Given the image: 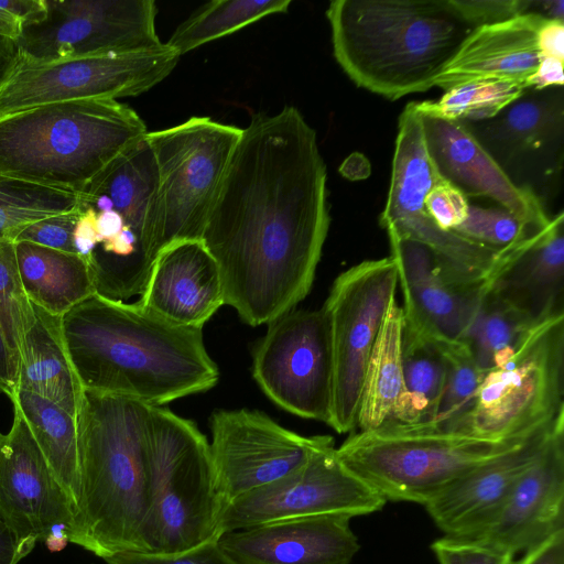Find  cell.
<instances>
[{"label": "cell", "instance_id": "6da1fadb", "mask_svg": "<svg viewBox=\"0 0 564 564\" xmlns=\"http://www.w3.org/2000/svg\"><path fill=\"white\" fill-rule=\"evenodd\" d=\"M326 184L316 131L295 107L242 129L200 240L246 324H269L310 293L330 224Z\"/></svg>", "mask_w": 564, "mask_h": 564}, {"label": "cell", "instance_id": "7a4b0ae2", "mask_svg": "<svg viewBox=\"0 0 564 564\" xmlns=\"http://www.w3.org/2000/svg\"><path fill=\"white\" fill-rule=\"evenodd\" d=\"M62 329L85 390L162 406L219 378L202 328L172 324L138 302L96 293L62 317Z\"/></svg>", "mask_w": 564, "mask_h": 564}, {"label": "cell", "instance_id": "3957f363", "mask_svg": "<svg viewBox=\"0 0 564 564\" xmlns=\"http://www.w3.org/2000/svg\"><path fill=\"white\" fill-rule=\"evenodd\" d=\"M153 405L85 390L78 414V545L106 558L153 552Z\"/></svg>", "mask_w": 564, "mask_h": 564}, {"label": "cell", "instance_id": "277c9868", "mask_svg": "<svg viewBox=\"0 0 564 564\" xmlns=\"http://www.w3.org/2000/svg\"><path fill=\"white\" fill-rule=\"evenodd\" d=\"M326 17L345 74L391 100L435 86L475 29L452 0H334Z\"/></svg>", "mask_w": 564, "mask_h": 564}, {"label": "cell", "instance_id": "5b68a950", "mask_svg": "<svg viewBox=\"0 0 564 564\" xmlns=\"http://www.w3.org/2000/svg\"><path fill=\"white\" fill-rule=\"evenodd\" d=\"M148 129L113 99L48 104L0 118V175L80 197Z\"/></svg>", "mask_w": 564, "mask_h": 564}, {"label": "cell", "instance_id": "8992f818", "mask_svg": "<svg viewBox=\"0 0 564 564\" xmlns=\"http://www.w3.org/2000/svg\"><path fill=\"white\" fill-rule=\"evenodd\" d=\"M531 434L489 441L419 424L387 422L375 430L352 432L336 447V453L352 474L387 502L425 505L451 482L521 444Z\"/></svg>", "mask_w": 564, "mask_h": 564}, {"label": "cell", "instance_id": "52a82bcc", "mask_svg": "<svg viewBox=\"0 0 564 564\" xmlns=\"http://www.w3.org/2000/svg\"><path fill=\"white\" fill-rule=\"evenodd\" d=\"M153 552L181 553L219 539L223 501L209 442L191 420L153 406Z\"/></svg>", "mask_w": 564, "mask_h": 564}, {"label": "cell", "instance_id": "ba28073f", "mask_svg": "<svg viewBox=\"0 0 564 564\" xmlns=\"http://www.w3.org/2000/svg\"><path fill=\"white\" fill-rule=\"evenodd\" d=\"M241 133L242 129L209 117H192L175 127L147 133L159 176L155 258L174 242L202 239Z\"/></svg>", "mask_w": 564, "mask_h": 564}, {"label": "cell", "instance_id": "9c48e42d", "mask_svg": "<svg viewBox=\"0 0 564 564\" xmlns=\"http://www.w3.org/2000/svg\"><path fill=\"white\" fill-rule=\"evenodd\" d=\"M564 414V315L535 326L489 371L455 433L489 441L529 435Z\"/></svg>", "mask_w": 564, "mask_h": 564}, {"label": "cell", "instance_id": "30bf717a", "mask_svg": "<svg viewBox=\"0 0 564 564\" xmlns=\"http://www.w3.org/2000/svg\"><path fill=\"white\" fill-rule=\"evenodd\" d=\"M440 178L426 149L421 116L409 102L398 121L390 186L380 225L387 234L430 249L443 273L454 283L481 286L501 253L435 224L426 212L424 198Z\"/></svg>", "mask_w": 564, "mask_h": 564}, {"label": "cell", "instance_id": "8fae6325", "mask_svg": "<svg viewBox=\"0 0 564 564\" xmlns=\"http://www.w3.org/2000/svg\"><path fill=\"white\" fill-rule=\"evenodd\" d=\"M392 258L362 261L341 272L322 306L329 324L333 394L329 425L352 433L367 364L390 303L395 299Z\"/></svg>", "mask_w": 564, "mask_h": 564}, {"label": "cell", "instance_id": "7c38bea8", "mask_svg": "<svg viewBox=\"0 0 564 564\" xmlns=\"http://www.w3.org/2000/svg\"><path fill=\"white\" fill-rule=\"evenodd\" d=\"M180 57L164 43L148 52L15 61L0 80V118L48 104L139 96L165 79Z\"/></svg>", "mask_w": 564, "mask_h": 564}, {"label": "cell", "instance_id": "4fadbf2b", "mask_svg": "<svg viewBox=\"0 0 564 564\" xmlns=\"http://www.w3.org/2000/svg\"><path fill=\"white\" fill-rule=\"evenodd\" d=\"M153 0H47L43 21L15 41L18 62L47 63L159 50Z\"/></svg>", "mask_w": 564, "mask_h": 564}, {"label": "cell", "instance_id": "5bb4252c", "mask_svg": "<svg viewBox=\"0 0 564 564\" xmlns=\"http://www.w3.org/2000/svg\"><path fill=\"white\" fill-rule=\"evenodd\" d=\"M463 123L509 181L546 212L560 194L564 167L563 86L527 89L495 117Z\"/></svg>", "mask_w": 564, "mask_h": 564}, {"label": "cell", "instance_id": "9a60e30c", "mask_svg": "<svg viewBox=\"0 0 564 564\" xmlns=\"http://www.w3.org/2000/svg\"><path fill=\"white\" fill-rule=\"evenodd\" d=\"M252 376L283 410L328 424L333 361L324 308L292 310L269 323L253 350Z\"/></svg>", "mask_w": 564, "mask_h": 564}, {"label": "cell", "instance_id": "2e32d148", "mask_svg": "<svg viewBox=\"0 0 564 564\" xmlns=\"http://www.w3.org/2000/svg\"><path fill=\"white\" fill-rule=\"evenodd\" d=\"M386 502L340 462L333 444L291 474L225 505L219 534L311 516L352 518L380 511Z\"/></svg>", "mask_w": 564, "mask_h": 564}, {"label": "cell", "instance_id": "e0dca14e", "mask_svg": "<svg viewBox=\"0 0 564 564\" xmlns=\"http://www.w3.org/2000/svg\"><path fill=\"white\" fill-rule=\"evenodd\" d=\"M209 451L223 508L303 466L335 444L329 435L303 436L254 410H220L210 417Z\"/></svg>", "mask_w": 564, "mask_h": 564}, {"label": "cell", "instance_id": "ac0fdd59", "mask_svg": "<svg viewBox=\"0 0 564 564\" xmlns=\"http://www.w3.org/2000/svg\"><path fill=\"white\" fill-rule=\"evenodd\" d=\"M0 522L19 541L46 543L64 531L78 545L75 510L17 406L0 433Z\"/></svg>", "mask_w": 564, "mask_h": 564}, {"label": "cell", "instance_id": "d6986e66", "mask_svg": "<svg viewBox=\"0 0 564 564\" xmlns=\"http://www.w3.org/2000/svg\"><path fill=\"white\" fill-rule=\"evenodd\" d=\"M561 530H564V426L554 432L495 516L471 534L457 538L516 555Z\"/></svg>", "mask_w": 564, "mask_h": 564}, {"label": "cell", "instance_id": "ffe728a7", "mask_svg": "<svg viewBox=\"0 0 564 564\" xmlns=\"http://www.w3.org/2000/svg\"><path fill=\"white\" fill-rule=\"evenodd\" d=\"M403 299V322L430 338L462 341L486 285L452 282L425 246L388 234Z\"/></svg>", "mask_w": 564, "mask_h": 564}, {"label": "cell", "instance_id": "44dd1931", "mask_svg": "<svg viewBox=\"0 0 564 564\" xmlns=\"http://www.w3.org/2000/svg\"><path fill=\"white\" fill-rule=\"evenodd\" d=\"M417 110V109H416ZM425 144L437 173L466 197H486L533 229L550 216L536 197L516 187L460 121L420 112Z\"/></svg>", "mask_w": 564, "mask_h": 564}, {"label": "cell", "instance_id": "7402d4cb", "mask_svg": "<svg viewBox=\"0 0 564 564\" xmlns=\"http://www.w3.org/2000/svg\"><path fill=\"white\" fill-rule=\"evenodd\" d=\"M561 426L564 414L445 487L424 505L437 528L445 535L466 536L485 525Z\"/></svg>", "mask_w": 564, "mask_h": 564}, {"label": "cell", "instance_id": "603a6c76", "mask_svg": "<svg viewBox=\"0 0 564 564\" xmlns=\"http://www.w3.org/2000/svg\"><path fill=\"white\" fill-rule=\"evenodd\" d=\"M350 517L321 514L223 533L218 543L237 564H350L360 549Z\"/></svg>", "mask_w": 564, "mask_h": 564}, {"label": "cell", "instance_id": "cb8c5ba5", "mask_svg": "<svg viewBox=\"0 0 564 564\" xmlns=\"http://www.w3.org/2000/svg\"><path fill=\"white\" fill-rule=\"evenodd\" d=\"M486 288L535 324L564 315V214L500 254Z\"/></svg>", "mask_w": 564, "mask_h": 564}, {"label": "cell", "instance_id": "d4e9b609", "mask_svg": "<svg viewBox=\"0 0 564 564\" xmlns=\"http://www.w3.org/2000/svg\"><path fill=\"white\" fill-rule=\"evenodd\" d=\"M138 303L161 318L202 328L225 304L219 270L202 240H182L162 249Z\"/></svg>", "mask_w": 564, "mask_h": 564}, {"label": "cell", "instance_id": "484cf974", "mask_svg": "<svg viewBox=\"0 0 564 564\" xmlns=\"http://www.w3.org/2000/svg\"><path fill=\"white\" fill-rule=\"evenodd\" d=\"M546 20L527 12L512 19L478 26L437 77L445 91L478 79H499L527 86L541 61L539 31Z\"/></svg>", "mask_w": 564, "mask_h": 564}, {"label": "cell", "instance_id": "4316f807", "mask_svg": "<svg viewBox=\"0 0 564 564\" xmlns=\"http://www.w3.org/2000/svg\"><path fill=\"white\" fill-rule=\"evenodd\" d=\"M32 305L34 322L22 345L19 390L42 397L78 417L85 389L67 351L62 317Z\"/></svg>", "mask_w": 564, "mask_h": 564}, {"label": "cell", "instance_id": "83f0119b", "mask_svg": "<svg viewBox=\"0 0 564 564\" xmlns=\"http://www.w3.org/2000/svg\"><path fill=\"white\" fill-rule=\"evenodd\" d=\"M14 245L22 286L32 304L63 317L97 293L93 268L83 256L30 242Z\"/></svg>", "mask_w": 564, "mask_h": 564}, {"label": "cell", "instance_id": "f1b7e54d", "mask_svg": "<svg viewBox=\"0 0 564 564\" xmlns=\"http://www.w3.org/2000/svg\"><path fill=\"white\" fill-rule=\"evenodd\" d=\"M26 421L51 471L68 497L76 520L80 501V449L77 417L36 394L18 390L11 401Z\"/></svg>", "mask_w": 564, "mask_h": 564}, {"label": "cell", "instance_id": "f546056e", "mask_svg": "<svg viewBox=\"0 0 564 564\" xmlns=\"http://www.w3.org/2000/svg\"><path fill=\"white\" fill-rule=\"evenodd\" d=\"M403 313L394 299L379 328L362 381L357 427L378 429L392 419L403 390L402 380Z\"/></svg>", "mask_w": 564, "mask_h": 564}, {"label": "cell", "instance_id": "4dcf8cb0", "mask_svg": "<svg viewBox=\"0 0 564 564\" xmlns=\"http://www.w3.org/2000/svg\"><path fill=\"white\" fill-rule=\"evenodd\" d=\"M403 390L389 422L425 424L434 416L446 380V360L437 340L403 322Z\"/></svg>", "mask_w": 564, "mask_h": 564}, {"label": "cell", "instance_id": "1f68e13d", "mask_svg": "<svg viewBox=\"0 0 564 564\" xmlns=\"http://www.w3.org/2000/svg\"><path fill=\"white\" fill-rule=\"evenodd\" d=\"M538 325L523 312L485 288L462 341L487 375L507 362Z\"/></svg>", "mask_w": 564, "mask_h": 564}, {"label": "cell", "instance_id": "d6a6232c", "mask_svg": "<svg viewBox=\"0 0 564 564\" xmlns=\"http://www.w3.org/2000/svg\"><path fill=\"white\" fill-rule=\"evenodd\" d=\"M291 0H214L182 22L165 43L180 56L267 15L286 12Z\"/></svg>", "mask_w": 564, "mask_h": 564}, {"label": "cell", "instance_id": "836d02e7", "mask_svg": "<svg viewBox=\"0 0 564 564\" xmlns=\"http://www.w3.org/2000/svg\"><path fill=\"white\" fill-rule=\"evenodd\" d=\"M80 196L0 175V241L13 242L15 232L31 223L72 212Z\"/></svg>", "mask_w": 564, "mask_h": 564}, {"label": "cell", "instance_id": "e575fe53", "mask_svg": "<svg viewBox=\"0 0 564 564\" xmlns=\"http://www.w3.org/2000/svg\"><path fill=\"white\" fill-rule=\"evenodd\" d=\"M525 85L478 79L453 87L436 101H414L417 111L460 122L490 119L523 95Z\"/></svg>", "mask_w": 564, "mask_h": 564}, {"label": "cell", "instance_id": "d590c367", "mask_svg": "<svg viewBox=\"0 0 564 564\" xmlns=\"http://www.w3.org/2000/svg\"><path fill=\"white\" fill-rule=\"evenodd\" d=\"M446 360V380L434 416L425 424L433 431L455 433L471 410L486 373L463 341H438Z\"/></svg>", "mask_w": 564, "mask_h": 564}, {"label": "cell", "instance_id": "8d00e7d4", "mask_svg": "<svg viewBox=\"0 0 564 564\" xmlns=\"http://www.w3.org/2000/svg\"><path fill=\"white\" fill-rule=\"evenodd\" d=\"M33 322V305L22 286L15 245L0 241V325L19 364L24 336Z\"/></svg>", "mask_w": 564, "mask_h": 564}, {"label": "cell", "instance_id": "74e56055", "mask_svg": "<svg viewBox=\"0 0 564 564\" xmlns=\"http://www.w3.org/2000/svg\"><path fill=\"white\" fill-rule=\"evenodd\" d=\"M541 229L528 227L502 207H480L469 204L465 219L452 231L498 253H503Z\"/></svg>", "mask_w": 564, "mask_h": 564}, {"label": "cell", "instance_id": "f35d334b", "mask_svg": "<svg viewBox=\"0 0 564 564\" xmlns=\"http://www.w3.org/2000/svg\"><path fill=\"white\" fill-rule=\"evenodd\" d=\"M85 203L72 212L47 217L20 228L13 243L30 242L41 247L77 253L74 246V229Z\"/></svg>", "mask_w": 564, "mask_h": 564}, {"label": "cell", "instance_id": "ab89813d", "mask_svg": "<svg viewBox=\"0 0 564 564\" xmlns=\"http://www.w3.org/2000/svg\"><path fill=\"white\" fill-rule=\"evenodd\" d=\"M104 560L107 564H237L221 549L218 539L181 553L130 551L117 553Z\"/></svg>", "mask_w": 564, "mask_h": 564}, {"label": "cell", "instance_id": "60d3db41", "mask_svg": "<svg viewBox=\"0 0 564 564\" xmlns=\"http://www.w3.org/2000/svg\"><path fill=\"white\" fill-rule=\"evenodd\" d=\"M440 564H513L514 555L481 542L444 535L431 544Z\"/></svg>", "mask_w": 564, "mask_h": 564}, {"label": "cell", "instance_id": "b9f144b4", "mask_svg": "<svg viewBox=\"0 0 564 564\" xmlns=\"http://www.w3.org/2000/svg\"><path fill=\"white\" fill-rule=\"evenodd\" d=\"M424 205L440 228L453 230L465 219L469 203L459 189L442 177L426 194Z\"/></svg>", "mask_w": 564, "mask_h": 564}, {"label": "cell", "instance_id": "7bdbcfd3", "mask_svg": "<svg viewBox=\"0 0 564 564\" xmlns=\"http://www.w3.org/2000/svg\"><path fill=\"white\" fill-rule=\"evenodd\" d=\"M455 8L475 29L502 22L531 12L528 0H452Z\"/></svg>", "mask_w": 564, "mask_h": 564}, {"label": "cell", "instance_id": "ee69618b", "mask_svg": "<svg viewBox=\"0 0 564 564\" xmlns=\"http://www.w3.org/2000/svg\"><path fill=\"white\" fill-rule=\"evenodd\" d=\"M97 212L93 206L85 204L74 229V246L78 254L90 260L98 246Z\"/></svg>", "mask_w": 564, "mask_h": 564}, {"label": "cell", "instance_id": "f6af8a7d", "mask_svg": "<svg viewBox=\"0 0 564 564\" xmlns=\"http://www.w3.org/2000/svg\"><path fill=\"white\" fill-rule=\"evenodd\" d=\"M513 564H564V530L525 551Z\"/></svg>", "mask_w": 564, "mask_h": 564}, {"label": "cell", "instance_id": "bcb514c9", "mask_svg": "<svg viewBox=\"0 0 564 564\" xmlns=\"http://www.w3.org/2000/svg\"><path fill=\"white\" fill-rule=\"evenodd\" d=\"M19 360L12 351L0 325V391L11 401L15 398L19 390Z\"/></svg>", "mask_w": 564, "mask_h": 564}, {"label": "cell", "instance_id": "7dc6e473", "mask_svg": "<svg viewBox=\"0 0 564 564\" xmlns=\"http://www.w3.org/2000/svg\"><path fill=\"white\" fill-rule=\"evenodd\" d=\"M0 10L22 26L40 23L47 14V0H0Z\"/></svg>", "mask_w": 564, "mask_h": 564}, {"label": "cell", "instance_id": "c3c4849f", "mask_svg": "<svg viewBox=\"0 0 564 564\" xmlns=\"http://www.w3.org/2000/svg\"><path fill=\"white\" fill-rule=\"evenodd\" d=\"M541 57L564 61V20L546 19L539 31Z\"/></svg>", "mask_w": 564, "mask_h": 564}, {"label": "cell", "instance_id": "681fc988", "mask_svg": "<svg viewBox=\"0 0 564 564\" xmlns=\"http://www.w3.org/2000/svg\"><path fill=\"white\" fill-rule=\"evenodd\" d=\"M563 64L564 61L561 59L541 57L535 73L527 83L528 89L541 90L552 86H563Z\"/></svg>", "mask_w": 564, "mask_h": 564}, {"label": "cell", "instance_id": "f907efd6", "mask_svg": "<svg viewBox=\"0 0 564 564\" xmlns=\"http://www.w3.org/2000/svg\"><path fill=\"white\" fill-rule=\"evenodd\" d=\"M35 542L19 541L0 522V564H19L35 546Z\"/></svg>", "mask_w": 564, "mask_h": 564}, {"label": "cell", "instance_id": "816d5d0a", "mask_svg": "<svg viewBox=\"0 0 564 564\" xmlns=\"http://www.w3.org/2000/svg\"><path fill=\"white\" fill-rule=\"evenodd\" d=\"M17 53L18 48L15 41L0 36V80L14 64Z\"/></svg>", "mask_w": 564, "mask_h": 564}, {"label": "cell", "instance_id": "f5cc1de1", "mask_svg": "<svg viewBox=\"0 0 564 564\" xmlns=\"http://www.w3.org/2000/svg\"><path fill=\"white\" fill-rule=\"evenodd\" d=\"M21 32V24L11 15L0 10V36L17 41Z\"/></svg>", "mask_w": 564, "mask_h": 564}]
</instances>
